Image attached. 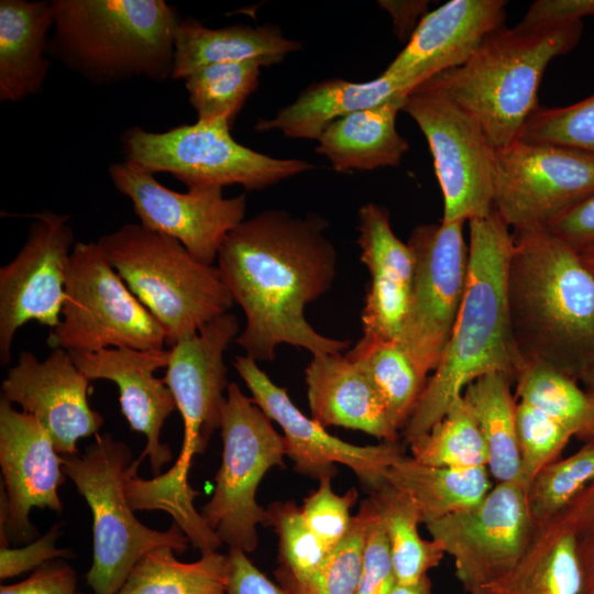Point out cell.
Wrapping results in <instances>:
<instances>
[{
    "label": "cell",
    "instance_id": "6da1fadb",
    "mask_svg": "<svg viewBox=\"0 0 594 594\" xmlns=\"http://www.w3.org/2000/svg\"><path fill=\"white\" fill-rule=\"evenodd\" d=\"M328 222L264 210L231 230L218 252V270L245 315L235 342L254 361H272L279 344L312 356L342 353L350 341L319 333L306 319L307 305L334 280L337 253L326 235Z\"/></svg>",
    "mask_w": 594,
    "mask_h": 594
},
{
    "label": "cell",
    "instance_id": "7a4b0ae2",
    "mask_svg": "<svg viewBox=\"0 0 594 594\" xmlns=\"http://www.w3.org/2000/svg\"><path fill=\"white\" fill-rule=\"evenodd\" d=\"M493 211L469 221V275L447 349L404 427L408 443L427 433L481 376L502 374L515 384L526 364L512 331L507 268L514 235Z\"/></svg>",
    "mask_w": 594,
    "mask_h": 594
},
{
    "label": "cell",
    "instance_id": "3957f363",
    "mask_svg": "<svg viewBox=\"0 0 594 594\" xmlns=\"http://www.w3.org/2000/svg\"><path fill=\"white\" fill-rule=\"evenodd\" d=\"M507 301L525 364L580 382L594 365V275L580 253L547 229L513 231Z\"/></svg>",
    "mask_w": 594,
    "mask_h": 594
},
{
    "label": "cell",
    "instance_id": "277c9868",
    "mask_svg": "<svg viewBox=\"0 0 594 594\" xmlns=\"http://www.w3.org/2000/svg\"><path fill=\"white\" fill-rule=\"evenodd\" d=\"M50 53L92 84L172 78L180 22L164 0H53Z\"/></svg>",
    "mask_w": 594,
    "mask_h": 594
},
{
    "label": "cell",
    "instance_id": "5b68a950",
    "mask_svg": "<svg viewBox=\"0 0 594 594\" xmlns=\"http://www.w3.org/2000/svg\"><path fill=\"white\" fill-rule=\"evenodd\" d=\"M582 22L491 33L463 65L429 78L474 117L494 146L516 141L540 107L538 90L549 63L573 50Z\"/></svg>",
    "mask_w": 594,
    "mask_h": 594
},
{
    "label": "cell",
    "instance_id": "8992f818",
    "mask_svg": "<svg viewBox=\"0 0 594 594\" xmlns=\"http://www.w3.org/2000/svg\"><path fill=\"white\" fill-rule=\"evenodd\" d=\"M98 243L164 329L169 346L229 312L234 304L218 267L198 261L173 238L127 223Z\"/></svg>",
    "mask_w": 594,
    "mask_h": 594
},
{
    "label": "cell",
    "instance_id": "52a82bcc",
    "mask_svg": "<svg viewBox=\"0 0 594 594\" xmlns=\"http://www.w3.org/2000/svg\"><path fill=\"white\" fill-rule=\"evenodd\" d=\"M240 332L238 318L227 312L169 346L163 381L183 417L184 438L178 459L167 472L139 482V496L150 509L180 514L200 494L189 485L188 472L194 455L206 450L220 428L229 386L223 356Z\"/></svg>",
    "mask_w": 594,
    "mask_h": 594
},
{
    "label": "cell",
    "instance_id": "ba28073f",
    "mask_svg": "<svg viewBox=\"0 0 594 594\" xmlns=\"http://www.w3.org/2000/svg\"><path fill=\"white\" fill-rule=\"evenodd\" d=\"M63 471L92 514V562L86 581L95 594H117L136 562L148 551L186 550L189 539L174 522L161 531L143 525L125 494L132 452L110 433L97 435L81 455L63 457Z\"/></svg>",
    "mask_w": 594,
    "mask_h": 594
},
{
    "label": "cell",
    "instance_id": "9c48e42d",
    "mask_svg": "<svg viewBox=\"0 0 594 594\" xmlns=\"http://www.w3.org/2000/svg\"><path fill=\"white\" fill-rule=\"evenodd\" d=\"M230 129L224 120H197L165 132L131 127L121 134V150L125 161L152 174L168 173L188 188L263 190L316 168L308 161L256 152L237 142Z\"/></svg>",
    "mask_w": 594,
    "mask_h": 594
},
{
    "label": "cell",
    "instance_id": "30bf717a",
    "mask_svg": "<svg viewBox=\"0 0 594 594\" xmlns=\"http://www.w3.org/2000/svg\"><path fill=\"white\" fill-rule=\"evenodd\" d=\"M220 430L221 465L200 515L222 543L251 553L257 546L256 527L267 526L268 518L256 502V491L268 470L284 465L285 442L237 383H229Z\"/></svg>",
    "mask_w": 594,
    "mask_h": 594
},
{
    "label": "cell",
    "instance_id": "8fae6325",
    "mask_svg": "<svg viewBox=\"0 0 594 594\" xmlns=\"http://www.w3.org/2000/svg\"><path fill=\"white\" fill-rule=\"evenodd\" d=\"M47 343L69 352L164 349V329L134 296L97 242L75 243L59 323Z\"/></svg>",
    "mask_w": 594,
    "mask_h": 594
},
{
    "label": "cell",
    "instance_id": "7c38bea8",
    "mask_svg": "<svg viewBox=\"0 0 594 594\" xmlns=\"http://www.w3.org/2000/svg\"><path fill=\"white\" fill-rule=\"evenodd\" d=\"M402 111L428 142L443 196L441 221L488 216L494 209L496 147L479 121L429 79L407 94Z\"/></svg>",
    "mask_w": 594,
    "mask_h": 594
},
{
    "label": "cell",
    "instance_id": "4fadbf2b",
    "mask_svg": "<svg viewBox=\"0 0 594 594\" xmlns=\"http://www.w3.org/2000/svg\"><path fill=\"white\" fill-rule=\"evenodd\" d=\"M463 224H418L407 242L415 272L399 342L425 381L442 359L466 288L469 244Z\"/></svg>",
    "mask_w": 594,
    "mask_h": 594
},
{
    "label": "cell",
    "instance_id": "5bb4252c",
    "mask_svg": "<svg viewBox=\"0 0 594 594\" xmlns=\"http://www.w3.org/2000/svg\"><path fill=\"white\" fill-rule=\"evenodd\" d=\"M433 540L454 561L455 575L470 594L506 575L531 542L538 524L522 480L496 482L476 505L426 524Z\"/></svg>",
    "mask_w": 594,
    "mask_h": 594
},
{
    "label": "cell",
    "instance_id": "9a60e30c",
    "mask_svg": "<svg viewBox=\"0 0 594 594\" xmlns=\"http://www.w3.org/2000/svg\"><path fill=\"white\" fill-rule=\"evenodd\" d=\"M593 194V154L518 139L495 151L493 207L513 231L546 229Z\"/></svg>",
    "mask_w": 594,
    "mask_h": 594
},
{
    "label": "cell",
    "instance_id": "2e32d148",
    "mask_svg": "<svg viewBox=\"0 0 594 594\" xmlns=\"http://www.w3.org/2000/svg\"><path fill=\"white\" fill-rule=\"evenodd\" d=\"M108 173L116 189L132 201L143 228L177 240L205 264H213L228 233L244 220L245 193L224 197L220 187L178 193L128 161L110 164Z\"/></svg>",
    "mask_w": 594,
    "mask_h": 594
},
{
    "label": "cell",
    "instance_id": "e0dca14e",
    "mask_svg": "<svg viewBox=\"0 0 594 594\" xmlns=\"http://www.w3.org/2000/svg\"><path fill=\"white\" fill-rule=\"evenodd\" d=\"M24 245L0 267V363L7 366L19 328L30 321L54 329L61 321L74 232L68 215L31 216Z\"/></svg>",
    "mask_w": 594,
    "mask_h": 594
},
{
    "label": "cell",
    "instance_id": "ac0fdd59",
    "mask_svg": "<svg viewBox=\"0 0 594 594\" xmlns=\"http://www.w3.org/2000/svg\"><path fill=\"white\" fill-rule=\"evenodd\" d=\"M233 366L254 403L282 428L286 455L299 474L319 481L327 475L334 476L336 464H343L373 493L386 484L387 471L405 455L398 442L355 446L332 436L315 419L305 416L287 391L276 385L253 359L237 355Z\"/></svg>",
    "mask_w": 594,
    "mask_h": 594
},
{
    "label": "cell",
    "instance_id": "d6986e66",
    "mask_svg": "<svg viewBox=\"0 0 594 594\" xmlns=\"http://www.w3.org/2000/svg\"><path fill=\"white\" fill-rule=\"evenodd\" d=\"M90 382L67 350L53 349L44 360L22 351L2 381L1 397L33 416L59 454L74 455L78 441L97 436L103 425L88 400Z\"/></svg>",
    "mask_w": 594,
    "mask_h": 594
},
{
    "label": "cell",
    "instance_id": "ffe728a7",
    "mask_svg": "<svg viewBox=\"0 0 594 594\" xmlns=\"http://www.w3.org/2000/svg\"><path fill=\"white\" fill-rule=\"evenodd\" d=\"M63 457L48 433L31 415L0 399V468L7 497L6 532L9 540L34 538L32 508L61 513L59 486L65 482Z\"/></svg>",
    "mask_w": 594,
    "mask_h": 594
},
{
    "label": "cell",
    "instance_id": "44dd1931",
    "mask_svg": "<svg viewBox=\"0 0 594 594\" xmlns=\"http://www.w3.org/2000/svg\"><path fill=\"white\" fill-rule=\"evenodd\" d=\"M70 354L89 380H107L117 385L123 416L131 429L146 439L139 459L148 457L153 474L160 475L162 466L173 459L169 446L161 442V430L177 407L169 388L155 372L167 366L169 349L111 348Z\"/></svg>",
    "mask_w": 594,
    "mask_h": 594
},
{
    "label": "cell",
    "instance_id": "7402d4cb",
    "mask_svg": "<svg viewBox=\"0 0 594 594\" xmlns=\"http://www.w3.org/2000/svg\"><path fill=\"white\" fill-rule=\"evenodd\" d=\"M504 0H451L427 12L383 72L417 85L466 63L504 25Z\"/></svg>",
    "mask_w": 594,
    "mask_h": 594
},
{
    "label": "cell",
    "instance_id": "603a6c76",
    "mask_svg": "<svg viewBox=\"0 0 594 594\" xmlns=\"http://www.w3.org/2000/svg\"><path fill=\"white\" fill-rule=\"evenodd\" d=\"M358 231L360 257L371 278L361 315L363 336L399 340L414 279V253L396 237L388 210L380 205L360 208Z\"/></svg>",
    "mask_w": 594,
    "mask_h": 594
},
{
    "label": "cell",
    "instance_id": "cb8c5ba5",
    "mask_svg": "<svg viewBox=\"0 0 594 594\" xmlns=\"http://www.w3.org/2000/svg\"><path fill=\"white\" fill-rule=\"evenodd\" d=\"M305 382L312 419L324 428L339 426L398 442L399 429L367 376L345 353L312 356Z\"/></svg>",
    "mask_w": 594,
    "mask_h": 594
},
{
    "label": "cell",
    "instance_id": "d4e9b609",
    "mask_svg": "<svg viewBox=\"0 0 594 594\" xmlns=\"http://www.w3.org/2000/svg\"><path fill=\"white\" fill-rule=\"evenodd\" d=\"M416 86L409 79L384 73L363 82L342 78L316 81L272 118L260 119L254 128L260 132L279 131L289 139L317 141L336 120L406 96Z\"/></svg>",
    "mask_w": 594,
    "mask_h": 594
},
{
    "label": "cell",
    "instance_id": "484cf974",
    "mask_svg": "<svg viewBox=\"0 0 594 594\" xmlns=\"http://www.w3.org/2000/svg\"><path fill=\"white\" fill-rule=\"evenodd\" d=\"M52 1H0V101L41 92L51 67Z\"/></svg>",
    "mask_w": 594,
    "mask_h": 594
},
{
    "label": "cell",
    "instance_id": "4316f807",
    "mask_svg": "<svg viewBox=\"0 0 594 594\" xmlns=\"http://www.w3.org/2000/svg\"><path fill=\"white\" fill-rule=\"evenodd\" d=\"M301 46L273 24L211 29L193 18L182 19L175 35L172 79H185L194 70L218 63L258 61L268 67Z\"/></svg>",
    "mask_w": 594,
    "mask_h": 594
},
{
    "label": "cell",
    "instance_id": "83f0119b",
    "mask_svg": "<svg viewBox=\"0 0 594 594\" xmlns=\"http://www.w3.org/2000/svg\"><path fill=\"white\" fill-rule=\"evenodd\" d=\"M406 96L336 120L317 140L316 152L338 173L398 166L409 150L396 129Z\"/></svg>",
    "mask_w": 594,
    "mask_h": 594
},
{
    "label": "cell",
    "instance_id": "f1b7e54d",
    "mask_svg": "<svg viewBox=\"0 0 594 594\" xmlns=\"http://www.w3.org/2000/svg\"><path fill=\"white\" fill-rule=\"evenodd\" d=\"M579 537L564 512L538 525L514 568L487 585L491 594H580Z\"/></svg>",
    "mask_w": 594,
    "mask_h": 594
},
{
    "label": "cell",
    "instance_id": "f546056e",
    "mask_svg": "<svg viewBox=\"0 0 594 594\" xmlns=\"http://www.w3.org/2000/svg\"><path fill=\"white\" fill-rule=\"evenodd\" d=\"M487 468L453 469L426 465L404 455L386 474V483L415 503L422 524L480 503L493 487Z\"/></svg>",
    "mask_w": 594,
    "mask_h": 594
},
{
    "label": "cell",
    "instance_id": "4dcf8cb0",
    "mask_svg": "<svg viewBox=\"0 0 594 594\" xmlns=\"http://www.w3.org/2000/svg\"><path fill=\"white\" fill-rule=\"evenodd\" d=\"M512 384L502 374H487L470 383L462 394L485 440L487 470L496 482L522 480L516 429L517 399Z\"/></svg>",
    "mask_w": 594,
    "mask_h": 594
},
{
    "label": "cell",
    "instance_id": "1f68e13d",
    "mask_svg": "<svg viewBox=\"0 0 594 594\" xmlns=\"http://www.w3.org/2000/svg\"><path fill=\"white\" fill-rule=\"evenodd\" d=\"M229 573L228 554L209 551L182 562L172 548L158 547L136 562L117 594H226Z\"/></svg>",
    "mask_w": 594,
    "mask_h": 594
},
{
    "label": "cell",
    "instance_id": "d6a6232c",
    "mask_svg": "<svg viewBox=\"0 0 594 594\" xmlns=\"http://www.w3.org/2000/svg\"><path fill=\"white\" fill-rule=\"evenodd\" d=\"M345 355L367 376L395 426L404 428L427 381L399 340L363 336Z\"/></svg>",
    "mask_w": 594,
    "mask_h": 594
},
{
    "label": "cell",
    "instance_id": "836d02e7",
    "mask_svg": "<svg viewBox=\"0 0 594 594\" xmlns=\"http://www.w3.org/2000/svg\"><path fill=\"white\" fill-rule=\"evenodd\" d=\"M370 498L388 542L397 583L409 584L428 575L429 570L439 565L444 552L433 540L420 537L421 518L413 499L387 483L371 493Z\"/></svg>",
    "mask_w": 594,
    "mask_h": 594
},
{
    "label": "cell",
    "instance_id": "e575fe53",
    "mask_svg": "<svg viewBox=\"0 0 594 594\" xmlns=\"http://www.w3.org/2000/svg\"><path fill=\"white\" fill-rule=\"evenodd\" d=\"M579 383L547 365L527 364L515 382V396L587 441L594 438V399Z\"/></svg>",
    "mask_w": 594,
    "mask_h": 594
},
{
    "label": "cell",
    "instance_id": "d590c367",
    "mask_svg": "<svg viewBox=\"0 0 594 594\" xmlns=\"http://www.w3.org/2000/svg\"><path fill=\"white\" fill-rule=\"evenodd\" d=\"M258 61L218 63L200 67L184 80L198 121L224 120L231 127L246 100L256 90Z\"/></svg>",
    "mask_w": 594,
    "mask_h": 594
},
{
    "label": "cell",
    "instance_id": "8d00e7d4",
    "mask_svg": "<svg viewBox=\"0 0 594 594\" xmlns=\"http://www.w3.org/2000/svg\"><path fill=\"white\" fill-rule=\"evenodd\" d=\"M409 446L410 457L426 465L487 468L488 451L485 440L462 396L427 433Z\"/></svg>",
    "mask_w": 594,
    "mask_h": 594
},
{
    "label": "cell",
    "instance_id": "74e56055",
    "mask_svg": "<svg viewBox=\"0 0 594 594\" xmlns=\"http://www.w3.org/2000/svg\"><path fill=\"white\" fill-rule=\"evenodd\" d=\"M594 482V438L574 453L552 461L527 484V499L540 525L564 512Z\"/></svg>",
    "mask_w": 594,
    "mask_h": 594
},
{
    "label": "cell",
    "instance_id": "f35d334b",
    "mask_svg": "<svg viewBox=\"0 0 594 594\" xmlns=\"http://www.w3.org/2000/svg\"><path fill=\"white\" fill-rule=\"evenodd\" d=\"M372 512L371 498L363 501L349 532L329 551L319 570L307 581L288 586L286 591L290 594H355Z\"/></svg>",
    "mask_w": 594,
    "mask_h": 594
},
{
    "label": "cell",
    "instance_id": "ab89813d",
    "mask_svg": "<svg viewBox=\"0 0 594 594\" xmlns=\"http://www.w3.org/2000/svg\"><path fill=\"white\" fill-rule=\"evenodd\" d=\"M266 510L267 526L278 536L287 587L307 581L319 570L329 551L307 527L300 507L293 502H275Z\"/></svg>",
    "mask_w": 594,
    "mask_h": 594
},
{
    "label": "cell",
    "instance_id": "60d3db41",
    "mask_svg": "<svg viewBox=\"0 0 594 594\" xmlns=\"http://www.w3.org/2000/svg\"><path fill=\"white\" fill-rule=\"evenodd\" d=\"M518 140L576 148L594 155V94L566 107H539Z\"/></svg>",
    "mask_w": 594,
    "mask_h": 594
},
{
    "label": "cell",
    "instance_id": "b9f144b4",
    "mask_svg": "<svg viewBox=\"0 0 594 594\" xmlns=\"http://www.w3.org/2000/svg\"><path fill=\"white\" fill-rule=\"evenodd\" d=\"M516 429L521 477L528 484L543 466L559 459L573 435L538 408L517 400Z\"/></svg>",
    "mask_w": 594,
    "mask_h": 594
},
{
    "label": "cell",
    "instance_id": "7bdbcfd3",
    "mask_svg": "<svg viewBox=\"0 0 594 594\" xmlns=\"http://www.w3.org/2000/svg\"><path fill=\"white\" fill-rule=\"evenodd\" d=\"M332 477L331 475L321 477L318 488L300 507L305 524L328 551L349 532L353 519L350 509L358 499L355 488L349 490L343 495L337 494L331 485Z\"/></svg>",
    "mask_w": 594,
    "mask_h": 594
},
{
    "label": "cell",
    "instance_id": "ee69618b",
    "mask_svg": "<svg viewBox=\"0 0 594 594\" xmlns=\"http://www.w3.org/2000/svg\"><path fill=\"white\" fill-rule=\"evenodd\" d=\"M396 583L388 542L373 504L355 594H389Z\"/></svg>",
    "mask_w": 594,
    "mask_h": 594
},
{
    "label": "cell",
    "instance_id": "f6af8a7d",
    "mask_svg": "<svg viewBox=\"0 0 594 594\" xmlns=\"http://www.w3.org/2000/svg\"><path fill=\"white\" fill-rule=\"evenodd\" d=\"M59 536L61 525L55 524L42 537L22 548L0 547L1 581L34 571L48 561L72 557L70 550L55 546Z\"/></svg>",
    "mask_w": 594,
    "mask_h": 594
},
{
    "label": "cell",
    "instance_id": "bcb514c9",
    "mask_svg": "<svg viewBox=\"0 0 594 594\" xmlns=\"http://www.w3.org/2000/svg\"><path fill=\"white\" fill-rule=\"evenodd\" d=\"M0 594H82L76 571L67 562H46L23 581L0 586Z\"/></svg>",
    "mask_w": 594,
    "mask_h": 594
},
{
    "label": "cell",
    "instance_id": "7dc6e473",
    "mask_svg": "<svg viewBox=\"0 0 594 594\" xmlns=\"http://www.w3.org/2000/svg\"><path fill=\"white\" fill-rule=\"evenodd\" d=\"M594 15V0H537L530 4L517 26L538 29L581 22Z\"/></svg>",
    "mask_w": 594,
    "mask_h": 594
},
{
    "label": "cell",
    "instance_id": "c3c4849f",
    "mask_svg": "<svg viewBox=\"0 0 594 594\" xmlns=\"http://www.w3.org/2000/svg\"><path fill=\"white\" fill-rule=\"evenodd\" d=\"M578 252L594 243V194L582 200L547 228Z\"/></svg>",
    "mask_w": 594,
    "mask_h": 594
},
{
    "label": "cell",
    "instance_id": "681fc988",
    "mask_svg": "<svg viewBox=\"0 0 594 594\" xmlns=\"http://www.w3.org/2000/svg\"><path fill=\"white\" fill-rule=\"evenodd\" d=\"M228 556L230 573L226 594H290L260 571L248 553L230 548Z\"/></svg>",
    "mask_w": 594,
    "mask_h": 594
},
{
    "label": "cell",
    "instance_id": "f907efd6",
    "mask_svg": "<svg viewBox=\"0 0 594 594\" xmlns=\"http://www.w3.org/2000/svg\"><path fill=\"white\" fill-rule=\"evenodd\" d=\"M426 0H381L378 6L386 10L393 21V31L400 41H408L419 21L427 13Z\"/></svg>",
    "mask_w": 594,
    "mask_h": 594
},
{
    "label": "cell",
    "instance_id": "816d5d0a",
    "mask_svg": "<svg viewBox=\"0 0 594 594\" xmlns=\"http://www.w3.org/2000/svg\"><path fill=\"white\" fill-rule=\"evenodd\" d=\"M579 539L594 534V482L564 510Z\"/></svg>",
    "mask_w": 594,
    "mask_h": 594
},
{
    "label": "cell",
    "instance_id": "f5cc1de1",
    "mask_svg": "<svg viewBox=\"0 0 594 594\" xmlns=\"http://www.w3.org/2000/svg\"><path fill=\"white\" fill-rule=\"evenodd\" d=\"M578 556L582 575L580 594H594V534L579 539Z\"/></svg>",
    "mask_w": 594,
    "mask_h": 594
},
{
    "label": "cell",
    "instance_id": "db71d44e",
    "mask_svg": "<svg viewBox=\"0 0 594 594\" xmlns=\"http://www.w3.org/2000/svg\"><path fill=\"white\" fill-rule=\"evenodd\" d=\"M389 594H435L432 591L431 581L428 575L421 578L417 582L409 584H399L393 587Z\"/></svg>",
    "mask_w": 594,
    "mask_h": 594
},
{
    "label": "cell",
    "instance_id": "11a10c76",
    "mask_svg": "<svg viewBox=\"0 0 594 594\" xmlns=\"http://www.w3.org/2000/svg\"><path fill=\"white\" fill-rule=\"evenodd\" d=\"M583 388L594 399V365L590 367L580 378Z\"/></svg>",
    "mask_w": 594,
    "mask_h": 594
},
{
    "label": "cell",
    "instance_id": "9f6ffc18",
    "mask_svg": "<svg viewBox=\"0 0 594 594\" xmlns=\"http://www.w3.org/2000/svg\"><path fill=\"white\" fill-rule=\"evenodd\" d=\"M584 264L594 275V243L579 251Z\"/></svg>",
    "mask_w": 594,
    "mask_h": 594
},
{
    "label": "cell",
    "instance_id": "6f0895ef",
    "mask_svg": "<svg viewBox=\"0 0 594 594\" xmlns=\"http://www.w3.org/2000/svg\"><path fill=\"white\" fill-rule=\"evenodd\" d=\"M471 594H491V593L487 592L486 590L481 588V590H477V591H475V592H473Z\"/></svg>",
    "mask_w": 594,
    "mask_h": 594
}]
</instances>
